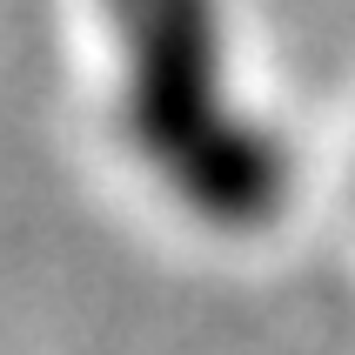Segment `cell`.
I'll use <instances>...</instances> for the list:
<instances>
[{
  "instance_id": "obj_1",
  "label": "cell",
  "mask_w": 355,
  "mask_h": 355,
  "mask_svg": "<svg viewBox=\"0 0 355 355\" xmlns=\"http://www.w3.org/2000/svg\"><path fill=\"white\" fill-rule=\"evenodd\" d=\"M128 60V135L195 215L255 228L288 195L282 141L228 107L215 0H107Z\"/></svg>"
}]
</instances>
